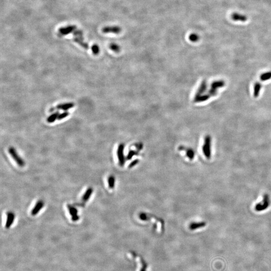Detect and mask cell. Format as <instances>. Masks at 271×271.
<instances>
[{
	"label": "cell",
	"instance_id": "obj_1",
	"mask_svg": "<svg viewBox=\"0 0 271 271\" xmlns=\"http://www.w3.org/2000/svg\"><path fill=\"white\" fill-rule=\"evenodd\" d=\"M211 138L210 136L207 135L204 138V144L202 147V151L205 157L209 159L211 156Z\"/></svg>",
	"mask_w": 271,
	"mask_h": 271
},
{
	"label": "cell",
	"instance_id": "obj_2",
	"mask_svg": "<svg viewBox=\"0 0 271 271\" xmlns=\"http://www.w3.org/2000/svg\"><path fill=\"white\" fill-rule=\"evenodd\" d=\"M270 203L271 201H270L269 195L266 194L264 195L262 202L256 204V205L255 206V210L258 212L266 210L270 206Z\"/></svg>",
	"mask_w": 271,
	"mask_h": 271
},
{
	"label": "cell",
	"instance_id": "obj_3",
	"mask_svg": "<svg viewBox=\"0 0 271 271\" xmlns=\"http://www.w3.org/2000/svg\"><path fill=\"white\" fill-rule=\"evenodd\" d=\"M8 151L11 156L14 160H15V162L17 163L18 166L22 167L25 166V161L23 160L22 158H21V157L18 155V154L17 153V151H16L14 148H9Z\"/></svg>",
	"mask_w": 271,
	"mask_h": 271
},
{
	"label": "cell",
	"instance_id": "obj_4",
	"mask_svg": "<svg viewBox=\"0 0 271 271\" xmlns=\"http://www.w3.org/2000/svg\"><path fill=\"white\" fill-rule=\"evenodd\" d=\"M76 25L67 26L66 27L60 28L58 30V35L61 37L67 35L71 33H73L76 29Z\"/></svg>",
	"mask_w": 271,
	"mask_h": 271
},
{
	"label": "cell",
	"instance_id": "obj_5",
	"mask_svg": "<svg viewBox=\"0 0 271 271\" xmlns=\"http://www.w3.org/2000/svg\"><path fill=\"white\" fill-rule=\"evenodd\" d=\"M124 145L123 144H120L118 150H117V156H118L119 163L120 166L123 167L125 163V158L124 154Z\"/></svg>",
	"mask_w": 271,
	"mask_h": 271
},
{
	"label": "cell",
	"instance_id": "obj_6",
	"mask_svg": "<svg viewBox=\"0 0 271 271\" xmlns=\"http://www.w3.org/2000/svg\"><path fill=\"white\" fill-rule=\"evenodd\" d=\"M103 33H113L118 34L122 31V28L118 26H105L101 30Z\"/></svg>",
	"mask_w": 271,
	"mask_h": 271
},
{
	"label": "cell",
	"instance_id": "obj_7",
	"mask_svg": "<svg viewBox=\"0 0 271 271\" xmlns=\"http://www.w3.org/2000/svg\"><path fill=\"white\" fill-rule=\"evenodd\" d=\"M68 210H69L70 214L72 217V219L74 221H77L80 219V217L78 215V210L77 209L70 204H67Z\"/></svg>",
	"mask_w": 271,
	"mask_h": 271
},
{
	"label": "cell",
	"instance_id": "obj_8",
	"mask_svg": "<svg viewBox=\"0 0 271 271\" xmlns=\"http://www.w3.org/2000/svg\"><path fill=\"white\" fill-rule=\"evenodd\" d=\"M15 219V215L13 212H8L7 213V219L5 227L6 229H9L12 226Z\"/></svg>",
	"mask_w": 271,
	"mask_h": 271
},
{
	"label": "cell",
	"instance_id": "obj_9",
	"mask_svg": "<svg viewBox=\"0 0 271 271\" xmlns=\"http://www.w3.org/2000/svg\"><path fill=\"white\" fill-rule=\"evenodd\" d=\"M44 205V202L41 200H39L36 203L35 205L34 206L33 209H32L31 212L32 215L35 216L38 214V212H39L40 210H41V209L43 207Z\"/></svg>",
	"mask_w": 271,
	"mask_h": 271
},
{
	"label": "cell",
	"instance_id": "obj_10",
	"mask_svg": "<svg viewBox=\"0 0 271 271\" xmlns=\"http://www.w3.org/2000/svg\"><path fill=\"white\" fill-rule=\"evenodd\" d=\"M231 18L234 21H240L242 22H246L248 20V18L246 15L241 14L239 13H234L231 15Z\"/></svg>",
	"mask_w": 271,
	"mask_h": 271
},
{
	"label": "cell",
	"instance_id": "obj_11",
	"mask_svg": "<svg viewBox=\"0 0 271 271\" xmlns=\"http://www.w3.org/2000/svg\"><path fill=\"white\" fill-rule=\"evenodd\" d=\"M206 225V223L205 221H201V222H194L192 223L189 225V229L190 230L194 231L196 229H198L200 228L204 227Z\"/></svg>",
	"mask_w": 271,
	"mask_h": 271
},
{
	"label": "cell",
	"instance_id": "obj_12",
	"mask_svg": "<svg viewBox=\"0 0 271 271\" xmlns=\"http://www.w3.org/2000/svg\"><path fill=\"white\" fill-rule=\"evenodd\" d=\"M206 88H207V83L205 80H203L200 84L199 87L197 91L195 97H199L200 95H203V93L206 91Z\"/></svg>",
	"mask_w": 271,
	"mask_h": 271
},
{
	"label": "cell",
	"instance_id": "obj_13",
	"mask_svg": "<svg viewBox=\"0 0 271 271\" xmlns=\"http://www.w3.org/2000/svg\"><path fill=\"white\" fill-rule=\"evenodd\" d=\"M179 150L181 151H185L186 155L187 157L188 158V159L191 160L193 159L194 156H195V153L193 150L188 149V148H185L182 146H181L180 147H179Z\"/></svg>",
	"mask_w": 271,
	"mask_h": 271
},
{
	"label": "cell",
	"instance_id": "obj_14",
	"mask_svg": "<svg viewBox=\"0 0 271 271\" xmlns=\"http://www.w3.org/2000/svg\"><path fill=\"white\" fill-rule=\"evenodd\" d=\"M74 103H61L57 105L56 108L58 109H61L63 111H67L74 107Z\"/></svg>",
	"mask_w": 271,
	"mask_h": 271
},
{
	"label": "cell",
	"instance_id": "obj_15",
	"mask_svg": "<svg viewBox=\"0 0 271 271\" xmlns=\"http://www.w3.org/2000/svg\"><path fill=\"white\" fill-rule=\"evenodd\" d=\"M93 189L91 187H89L86 190L85 193L82 196V200L83 201H87L89 198L91 194H93Z\"/></svg>",
	"mask_w": 271,
	"mask_h": 271
},
{
	"label": "cell",
	"instance_id": "obj_16",
	"mask_svg": "<svg viewBox=\"0 0 271 271\" xmlns=\"http://www.w3.org/2000/svg\"><path fill=\"white\" fill-rule=\"evenodd\" d=\"M225 83L223 80L215 81L214 82H212L211 84V88L217 89V88L223 87L225 86Z\"/></svg>",
	"mask_w": 271,
	"mask_h": 271
},
{
	"label": "cell",
	"instance_id": "obj_17",
	"mask_svg": "<svg viewBox=\"0 0 271 271\" xmlns=\"http://www.w3.org/2000/svg\"><path fill=\"white\" fill-rule=\"evenodd\" d=\"M74 42L79 44L81 46L83 47V48L86 49H89V45H88V44L83 41V39L75 37V38L74 39Z\"/></svg>",
	"mask_w": 271,
	"mask_h": 271
},
{
	"label": "cell",
	"instance_id": "obj_18",
	"mask_svg": "<svg viewBox=\"0 0 271 271\" xmlns=\"http://www.w3.org/2000/svg\"><path fill=\"white\" fill-rule=\"evenodd\" d=\"M262 88V84L259 82H257L254 84V97H258L259 95L260 90Z\"/></svg>",
	"mask_w": 271,
	"mask_h": 271
},
{
	"label": "cell",
	"instance_id": "obj_19",
	"mask_svg": "<svg viewBox=\"0 0 271 271\" xmlns=\"http://www.w3.org/2000/svg\"><path fill=\"white\" fill-rule=\"evenodd\" d=\"M210 96L209 94L207 95H200L199 97H196L194 98V101L196 103H200V102H203L204 101L208 100V99L210 98Z\"/></svg>",
	"mask_w": 271,
	"mask_h": 271
},
{
	"label": "cell",
	"instance_id": "obj_20",
	"mask_svg": "<svg viewBox=\"0 0 271 271\" xmlns=\"http://www.w3.org/2000/svg\"><path fill=\"white\" fill-rule=\"evenodd\" d=\"M59 115L58 111L55 112L54 113H53L50 116L48 117V118L47 119V122H48V123H52L53 122H54L56 120L58 119Z\"/></svg>",
	"mask_w": 271,
	"mask_h": 271
},
{
	"label": "cell",
	"instance_id": "obj_21",
	"mask_svg": "<svg viewBox=\"0 0 271 271\" xmlns=\"http://www.w3.org/2000/svg\"><path fill=\"white\" fill-rule=\"evenodd\" d=\"M107 182L109 188L113 189L115 185V178L113 175H110L107 178Z\"/></svg>",
	"mask_w": 271,
	"mask_h": 271
},
{
	"label": "cell",
	"instance_id": "obj_22",
	"mask_svg": "<svg viewBox=\"0 0 271 271\" xmlns=\"http://www.w3.org/2000/svg\"><path fill=\"white\" fill-rule=\"evenodd\" d=\"M271 79V72H267L261 74L260 76V80L263 81H267Z\"/></svg>",
	"mask_w": 271,
	"mask_h": 271
},
{
	"label": "cell",
	"instance_id": "obj_23",
	"mask_svg": "<svg viewBox=\"0 0 271 271\" xmlns=\"http://www.w3.org/2000/svg\"><path fill=\"white\" fill-rule=\"evenodd\" d=\"M189 39L191 42H197L199 39V36L197 34L192 33L189 35Z\"/></svg>",
	"mask_w": 271,
	"mask_h": 271
},
{
	"label": "cell",
	"instance_id": "obj_24",
	"mask_svg": "<svg viewBox=\"0 0 271 271\" xmlns=\"http://www.w3.org/2000/svg\"><path fill=\"white\" fill-rule=\"evenodd\" d=\"M109 48L111 50L115 52H119L120 51V47L118 44L116 43H111L109 45Z\"/></svg>",
	"mask_w": 271,
	"mask_h": 271
},
{
	"label": "cell",
	"instance_id": "obj_25",
	"mask_svg": "<svg viewBox=\"0 0 271 271\" xmlns=\"http://www.w3.org/2000/svg\"><path fill=\"white\" fill-rule=\"evenodd\" d=\"M93 53L94 55H97L99 53V48L97 44H93L91 48Z\"/></svg>",
	"mask_w": 271,
	"mask_h": 271
},
{
	"label": "cell",
	"instance_id": "obj_26",
	"mask_svg": "<svg viewBox=\"0 0 271 271\" xmlns=\"http://www.w3.org/2000/svg\"><path fill=\"white\" fill-rule=\"evenodd\" d=\"M73 33H74V36H75L76 37L83 39V32H82V31L80 30H76L73 32Z\"/></svg>",
	"mask_w": 271,
	"mask_h": 271
},
{
	"label": "cell",
	"instance_id": "obj_27",
	"mask_svg": "<svg viewBox=\"0 0 271 271\" xmlns=\"http://www.w3.org/2000/svg\"><path fill=\"white\" fill-rule=\"evenodd\" d=\"M69 115H70V113H69V112H68V111H64V112H63V113H62L59 114V116H58V119H57V120H62V119H63L66 118L67 116H68Z\"/></svg>",
	"mask_w": 271,
	"mask_h": 271
},
{
	"label": "cell",
	"instance_id": "obj_28",
	"mask_svg": "<svg viewBox=\"0 0 271 271\" xmlns=\"http://www.w3.org/2000/svg\"><path fill=\"white\" fill-rule=\"evenodd\" d=\"M138 153L137 152H136V151H130L129 152L128 154L127 155V159L128 160H130L135 155H137Z\"/></svg>",
	"mask_w": 271,
	"mask_h": 271
},
{
	"label": "cell",
	"instance_id": "obj_29",
	"mask_svg": "<svg viewBox=\"0 0 271 271\" xmlns=\"http://www.w3.org/2000/svg\"><path fill=\"white\" fill-rule=\"evenodd\" d=\"M217 89H214V88H211L210 90H209V91H208V94H209L210 97L211 96L214 97V96L217 95Z\"/></svg>",
	"mask_w": 271,
	"mask_h": 271
},
{
	"label": "cell",
	"instance_id": "obj_30",
	"mask_svg": "<svg viewBox=\"0 0 271 271\" xmlns=\"http://www.w3.org/2000/svg\"><path fill=\"white\" fill-rule=\"evenodd\" d=\"M139 160H138V159H137V160H134V161H133V162H132L131 163L129 167L130 168H132V167H134L135 165H137V164H138V163H139Z\"/></svg>",
	"mask_w": 271,
	"mask_h": 271
}]
</instances>
